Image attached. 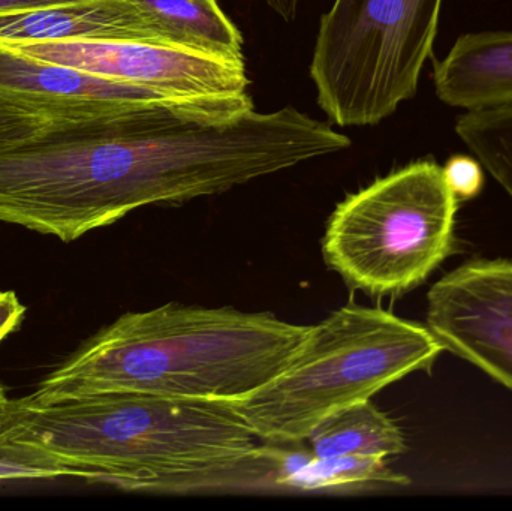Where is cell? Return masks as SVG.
<instances>
[{
  "label": "cell",
  "instance_id": "cell-1",
  "mask_svg": "<svg viewBox=\"0 0 512 511\" xmlns=\"http://www.w3.org/2000/svg\"><path fill=\"white\" fill-rule=\"evenodd\" d=\"M255 435L233 405L101 393L0 411V482L75 477L161 495L248 494Z\"/></svg>",
  "mask_w": 512,
  "mask_h": 511
},
{
  "label": "cell",
  "instance_id": "cell-2",
  "mask_svg": "<svg viewBox=\"0 0 512 511\" xmlns=\"http://www.w3.org/2000/svg\"><path fill=\"white\" fill-rule=\"evenodd\" d=\"M310 326L270 312L168 303L128 312L87 339L29 395L39 404L101 393L237 405L291 362Z\"/></svg>",
  "mask_w": 512,
  "mask_h": 511
},
{
  "label": "cell",
  "instance_id": "cell-3",
  "mask_svg": "<svg viewBox=\"0 0 512 511\" xmlns=\"http://www.w3.org/2000/svg\"><path fill=\"white\" fill-rule=\"evenodd\" d=\"M442 351L429 327L348 303L310 326L288 366L233 408L261 443H304L319 422L432 368Z\"/></svg>",
  "mask_w": 512,
  "mask_h": 511
},
{
  "label": "cell",
  "instance_id": "cell-4",
  "mask_svg": "<svg viewBox=\"0 0 512 511\" xmlns=\"http://www.w3.org/2000/svg\"><path fill=\"white\" fill-rule=\"evenodd\" d=\"M457 203L441 165H406L336 207L322 239L325 263L352 290L406 293L450 255Z\"/></svg>",
  "mask_w": 512,
  "mask_h": 511
},
{
  "label": "cell",
  "instance_id": "cell-5",
  "mask_svg": "<svg viewBox=\"0 0 512 511\" xmlns=\"http://www.w3.org/2000/svg\"><path fill=\"white\" fill-rule=\"evenodd\" d=\"M442 0H334L316 35L310 77L336 125H378L414 98L432 57Z\"/></svg>",
  "mask_w": 512,
  "mask_h": 511
},
{
  "label": "cell",
  "instance_id": "cell-6",
  "mask_svg": "<svg viewBox=\"0 0 512 511\" xmlns=\"http://www.w3.org/2000/svg\"><path fill=\"white\" fill-rule=\"evenodd\" d=\"M2 45L23 56L126 81L170 98L248 93L245 63L228 62L182 48L125 41L17 42Z\"/></svg>",
  "mask_w": 512,
  "mask_h": 511
},
{
  "label": "cell",
  "instance_id": "cell-7",
  "mask_svg": "<svg viewBox=\"0 0 512 511\" xmlns=\"http://www.w3.org/2000/svg\"><path fill=\"white\" fill-rule=\"evenodd\" d=\"M427 327L444 350L512 390V261H472L436 282Z\"/></svg>",
  "mask_w": 512,
  "mask_h": 511
},
{
  "label": "cell",
  "instance_id": "cell-8",
  "mask_svg": "<svg viewBox=\"0 0 512 511\" xmlns=\"http://www.w3.org/2000/svg\"><path fill=\"white\" fill-rule=\"evenodd\" d=\"M0 99L42 114L53 125H77L128 116L177 98L23 56L0 44Z\"/></svg>",
  "mask_w": 512,
  "mask_h": 511
},
{
  "label": "cell",
  "instance_id": "cell-9",
  "mask_svg": "<svg viewBox=\"0 0 512 511\" xmlns=\"http://www.w3.org/2000/svg\"><path fill=\"white\" fill-rule=\"evenodd\" d=\"M125 41L165 45L131 0H80L53 8L0 15V42Z\"/></svg>",
  "mask_w": 512,
  "mask_h": 511
},
{
  "label": "cell",
  "instance_id": "cell-10",
  "mask_svg": "<svg viewBox=\"0 0 512 511\" xmlns=\"http://www.w3.org/2000/svg\"><path fill=\"white\" fill-rule=\"evenodd\" d=\"M408 483L375 456L321 458L303 443H262L255 449V494L355 491Z\"/></svg>",
  "mask_w": 512,
  "mask_h": 511
},
{
  "label": "cell",
  "instance_id": "cell-11",
  "mask_svg": "<svg viewBox=\"0 0 512 511\" xmlns=\"http://www.w3.org/2000/svg\"><path fill=\"white\" fill-rule=\"evenodd\" d=\"M436 95L466 111L512 107V32L460 36L435 63Z\"/></svg>",
  "mask_w": 512,
  "mask_h": 511
},
{
  "label": "cell",
  "instance_id": "cell-12",
  "mask_svg": "<svg viewBox=\"0 0 512 511\" xmlns=\"http://www.w3.org/2000/svg\"><path fill=\"white\" fill-rule=\"evenodd\" d=\"M152 21L167 47L245 63L243 38L218 0H131Z\"/></svg>",
  "mask_w": 512,
  "mask_h": 511
},
{
  "label": "cell",
  "instance_id": "cell-13",
  "mask_svg": "<svg viewBox=\"0 0 512 511\" xmlns=\"http://www.w3.org/2000/svg\"><path fill=\"white\" fill-rule=\"evenodd\" d=\"M316 456H375L387 459L405 452L399 426L370 401L342 408L318 423L307 440Z\"/></svg>",
  "mask_w": 512,
  "mask_h": 511
},
{
  "label": "cell",
  "instance_id": "cell-14",
  "mask_svg": "<svg viewBox=\"0 0 512 511\" xmlns=\"http://www.w3.org/2000/svg\"><path fill=\"white\" fill-rule=\"evenodd\" d=\"M456 134L512 198V107L465 111Z\"/></svg>",
  "mask_w": 512,
  "mask_h": 511
},
{
  "label": "cell",
  "instance_id": "cell-15",
  "mask_svg": "<svg viewBox=\"0 0 512 511\" xmlns=\"http://www.w3.org/2000/svg\"><path fill=\"white\" fill-rule=\"evenodd\" d=\"M445 182L457 200H471L480 194L484 186L483 165L477 158L456 155L442 167Z\"/></svg>",
  "mask_w": 512,
  "mask_h": 511
},
{
  "label": "cell",
  "instance_id": "cell-16",
  "mask_svg": "<svg viewBox=\"0 0 512 511\" xmlns=\"http://www.w3.org/2000/svg\"><path fill=\"white\" fill-rule=\"evenodd\" d=\"M50 125L53 122L42 114L0 99V143L30 137Z\"/></svg>",
  "mask_w": 512,
  "mask_h": 511
},
{
  "label": "cell",
  "instance_id": "cell-17",
  "mask_svg": "<svg viewBox=\"0 0 512 511\" xmlns=\"http://www.w3.org/2000/svg\"><path fill=\"white\" fill-rule=\"evenodd\" d=\"M26 315V306L18 300L14 291L0 293V344L20 329Z\"/></svg>",
  "mask_w": 512,
  "mask_h": 511
},
{
  "label": "cell",
  "instance_id": "cell-18",
  "mask_svg": "<svg viewBox=\"0 0 512 511\" xmlns=\"http://www.w3.org/2000/svg\"><path fill=\"white\" fill-rule=\"evenodd\" d=\"M74 2H80V0H0V15L36 11V9L53 8V6Z\"/></svg>",
  "mask_w": 512,
  "mask_h": 511
},
{
  "label": "cell",
  "instance_id": "cell-19",
  "mask_svg": "<svg viewBox=\"0 0 512 511\" xmlns=\"http://www.w3.org/2000/svg\"><path fill=\"white\" fill-rule=\"evenodd\" d=\"M268 8L273 9L280 18L292 21L297 17L298 8L303 0H264Z\"/></svg>",
  "mask_w": 512,
  "mask_h": 511
},
{
  "label": "cell",
  "instance_id": "cell-20",
  "mask_svg": "<svg viewBox=\"0 0 512 511\" xmlns=\"http://www.w3.org/2000/svg\"><path fill=\"white\" fill-rule=\"evenodd\" d=\"M6 402H8V396H6V390L3 389L2 384H0V411L5 407Z\"/></svg>",
  "mask_w": 512,
  "mask_h": 511
}]
</instances>
